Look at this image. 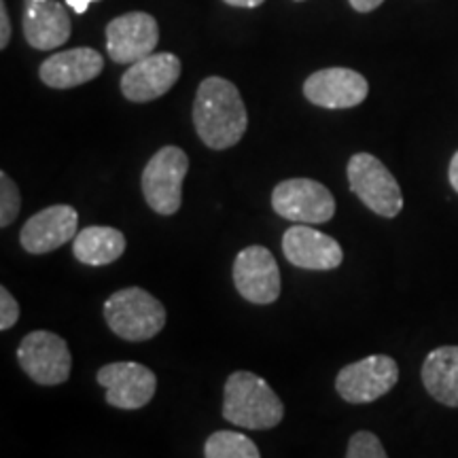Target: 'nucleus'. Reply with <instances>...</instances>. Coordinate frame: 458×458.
I'll return each instance as SVG.
<instances>
[{"label": "nucleus", "instance_id": "f257e3e1", "mask_svg": "<svg viewBox=\"0 0 458 458\" xmlns=\"http://www.w3.org/2000/svg\"><path fill=\"white\" fill-rule=\"evenodd\" d=\"M193 123L208 148L223 151L238 145L249 128V113L236 85L223 77L204 79L193 102Z\"/></svg>", "mask_w": 458, "mask_h": 458}, {"label": "nucleus", "instance_id": "f03ea898", "mask_svg": "<svg viewBox=\"0 0 458 458\" xmlns=\"http://www.w3.org/2000/svg\"><path fill=\"white\" fill-rule=\"evenodd\" d=\"M223 418L236 427L267 431L283 422L284 405L263 377L250 371H236L225 382Z\"/></svg>", "mask_w": 458, "mask_h": 458}, {"label": "nucleus", "instance_id": "7ed1b4c3", "mask_svg": "<svg viewBox=\"0 0 458 458\" xmlns=\"http://www.w3.org/2000/svg\"><path fill=\"white\" fill-rule=\"evenodd\" d=\"M105 318L125 342H147L165 327L164 303L140 286L117 291L105 301Z\"/></svg>", "mask_w": 458, "mask_h": 458}, {"label": "nucleus", "instance_id": "20e7f679", "mask_svg": "<svg viewBox=\"0 0 458 458\" xmlns=\"http://www.w3.org/2000/svg\"><path fill=\"white\" fill-rule=\"evenodd\" d=\"M348 182L352 193L371 213L393 219L403 208V193L391 170L371 153H357L348 162Z\"/></svg>", "mask_w": 458, "mask_h": 458}, {"label": "nucleus", "instance_id": "39448f33", "mask_svg": "<svg viewBox=\"0 0 458 458\" xmlns=\"http://www.w3.org/2000/svg\"><path fill=\"white\" fill-rule=\"evenodd\" d=\"M187 170L189 157L182 148L172 145L159 148L142 170V193L148 208L164 216L179 213Z\"/></svg>", "mask_w": 458, "mask_h": 458}, {"label": "nucleus", "instance_id": "423d86ee", "mask_svg": "<svg viewBox=\"0 0 458 458\" xmlns=\"http://www.w3.org/2000/svg\"><path fill=\"white\" fill-rule=\"evenodd\" d=\"M17 360L26 376L37 385H64L71 377L72 354L64 337L51 331H32L17 348Z\"/></svg>", "mask_w": 458, "mask_h": 458}, {"label": "nucleus", "instance_id": "0eeeda50", "mask_svg": "<svg viewBox=\"0 0 458 458\" xmlns=\"http://www.w3.org/2000/svg\"><path fill=\"white\" fill-rule=\"evenodd\" d=\"M274 213L286 221L318 225L335 215V198L323 182L312 179H289L272 191Z\"/></svg>", "mask_w": 458, "mask_h": 458}, {"label": "nucleus", "instance_id": "6e6552de", "mask_svg": "<svg viewBox=\"0 0 458 458\" xmlns=\"http://www.w3.org/2000/svg\"><path fill=\"white\" fill-rule=\"evenodd\" d=\"M397 382V360L386 354H371L342 368L335 377V391L348 403H371L385 397Z\"/></svg>", "mask_w": 458, "mask_h": 458}, {"label": "nucleus", "instance_id": "1a4fd4ad", "mask_svg": "<svg viewBox=\"0 0 458 458\" xmlns=\"http://www.w3.org/2000/svg\"><path fill=\"white\" fill-rule=\"evenodd\" d=\"M233 284L246 301L257 306H267L278 300L283 280L278 263L266 246L253 244L240 250L233 261Z\"/></svg>", "mask_w": 458, "mask_h": 458}, {"label": "nucleus", "instance_id": "9d476101", "mask_svg": "<svg viewBox=\"0 0 458 458\" xmlns=\"http://www.w3.org/2000/svg\"><path fill=\"white\" fill-rule=\"evenodd\" d=\"M100 386L106 388V403L117 410L145 408L157 391V377L145 365L134 360H117L98 369Z\"/></svg>", "mask_w": 458, "mask_h": 458}, {"label": "nucleus", "instance_id": "9b49d317", "mask_svg": "<svg viewBox=\"0 0 458 458\" xmlns=\"http://www.w3.org/2000/svg\"><path fill=\"white\" fill-rule=\"evenodd\" d=\"M159 41V26L145 11H131L114 17L106 26V51L117 64H134L151 55Z\"/></svg>", "mask_w": 458, "mask_h": 458}, {"label": "nucleus", "instance_id": "f8f14e48", "mask_svg": "<svg viewBox=\"0 0 458 458\" xmlns=\"http://www.w3.org/2000/svg\"><path fill=\"white\" fill-rule=\"evenodd\" d=\"M181 77V60L174 54H151L130 64L122 77V94L130 102L162 98Z\"/></svg>", "mask_w": 458, "mask_h": 458}, {"label": "nucleus", "instance_id": "ddd939ff", "mask_svg": "<svg viewBox=\"0 0 458 458\" xmlns=\"http://www.w3.org/2000/svg\"><path fill=\"white\" fill-rule=\"evenodd\" d=\"M369 83L363 74L351 68H323L303 83V96L314 106L352 108L365 102Z\"/></svg>", "mask_w": 458, "mask_h": 458}, {"label": "nucleus", "instance_id": "4468645a", "mask_svg": "<svg viewBox=\"0 0 458 458\" xmlns=\"http://www.w3.org/2000/svg\"><path fill=\"white\" fill-rule=\"evenodd\" d=\"M79 213L68 204H55L32 215L20 232L21 246L30 255H45L77 238Z\"/></svg>", "mask_w": 458, "mask_h": 458}, {"label": "nucleus", "instance_id": "2eb2a0df", "mask_svg": "<svg viewBox=\"0 0 458 458\" xmlns=\"http://www.w3.org/2000/svg\"><path fill=\"white\" fill-rule=\"evenodd\" d=\"M283 253L301 270L329 272L344 261V250L335 238L308 225H293L283 236Z\"/></svg>", "mask_w": 458, "mask_h": 458}, {"label": "nucleus", "instance_id": "dca6fc26", "mask_svg": "<svg viewBox=\"0 0 458 458\" xmlns=\"http://www.w3.org/2000/svg\"><path fill=\"white\" fill-rule=\"evenodd\" d=\"M72 21L60 0H26L24 34L30 47L51 51L71 38Z\"/></svg>", "mask_w": 458, "mask_h": 458}, {"label": "nucleus", "instance_id": "f3484780", "mask_svg": "<svg viewBox=\"0 0 458 458\" xmlns=\"http://www.w3.org/2000/svg\"><path fill=\"white\" fill-rule=\"evenodd\" d=\"M105 68V57L96 49L74 47L49 55L38 68V77L47 88L71 89L94 81Z\"/></svg>", "mask_w": 458, "mask_h": 458}, {"label": "nucleus", "instance_id": "a211bd4d", "mask_svg": "<svg viewBox=\"0 0 458 458\" xmlns=\"http://www.w3.org/2000/svg\"><path fill=\"white\" fill-rule=\"evenodd\" d=\"M422 385L435 401L458 408V346H442L428 352L422 363Z\"/></svg>", "mask_w": 458, "mask_h": 458}, {"label": "nucleus", "instance_id": "6ab92c4d", "mask_svg": "<svg viewBox=\"0 0 458 458\" xmlns=\"http://www.w3.org/2000/svg\"><path fill=\"white\" fill-rule=\"evenodd\" d=\"M125 253V236L106 225L85 227L72 240V255L85 266H108Z\"/></svg>", "mask_w": 458, "mask_h": 458}, {"label": "nucleus", "instance_id": "aec40b11", "mask_svg": "<svg viewBox=\"0 0 458 458\" xmlns=\"http://www.w3.org/2000/svg\"><path fill=\"white\" fill-rule=\"evenodd\" d=\"M206 458H261L259 448L250 437L236 431H216L206 439Z\"/></svg>", "mask_w": 458, "mask_h": 458}, {"label": "nucleus", "instance_id": "412c9836", "mask_svg": "<svg viewBox=\"0 0 458 458\" xmlns=\"http://www.w3.org/2000/svg\"><path fill=\"white\" fill-rule=\"evenodd\" d=\"M21 208V193L7 172H0V227H9Z\"/></svg>", "mask_w": 458, "mask_h": 458}, {"label": "nucleus", "instance_id": "4be33fe9", "mask_svg": "<svg viewBox=\"0 0 458 458\" xmlns=\"http://www.w3.org/2000/svg\"><path fill=\"white\" fill-rule=\"evenodd\" d=\"M346 458H388V454L377 435L371 431H359L348 442Z\"/></svg>", "mask_w": 458, "mask_h": 458}, {"label": "nucleus", "instance_id": "5701e85b", "mask_svg": "<svg viewBox=\"0 0 458 458\" xmlns=\"http://www.w3.org/2000/svg\"><path fill=\"white\" fill-rule=\"evenodd\" d=\"M17 318H20V303L9 293L7 286H0V329H11Z\"/></svg>", "mask_w": 458, "mask_h": 458}, {"label": "nucleus", "instance_id": "b1692460", "mask_svg": "<svg viewBox=\"0 0 458 458\" xmlns=\"http://www.w3.org/2000/svg\"><path fill=\"white\" fill-rule=\"evenodd\" d=\"M9 41H11L9 11H7V4L0 3V49H7Z\"/></svg>", "mask_w": 458, "mask_h": 458}, {"label": "nucleus", "instance_id": "393cba45", "mask_svg": "<svg viewBox=\"0 0 458 458\" xmlns=\"http://www.w3.org/2000/svg\"><path fill=\"white\" fill-rule=\"evenodd\" d=\"M382 3H385V0H351L352 9L359 11V13H369V11L380 7Z\"/></svg>", "mask_w": 458, "mask_h": 458}, {"label": "nucleus", "instance_id": "a878e982", "mask_svg": "<svg viewBox=\"0 0 458 458\" xmlns=\"http://www.w3.org/2000/svg\"><path fill=\"white\" fill-rule=\"evenodd\" d=\"M91 3H98V0H66V7H71L74 13H85Z\"/></svg>", "mask_w": 458, "mask_h": 458}, {"label": "nucleus", "instance_id": "bb28decb", "mask_svg": "<svg viewBox=\"0 0 458 458\" xmlns=\"http://www.w3.org/2000/svg\"><path fill=\"white\" fill-rule=\"evenodd\" d=\"M223 3H227L229 7H242V9H255L263 4V0H223Z\"/></svg>", "mask_w": 458, "mask_h": 458}, {"label": "nucleus", "instance_id": "cd10ccee", "mask_svg": "<svg viewBox=\"0 0 458 458\" xmlns=\"http://www.w3.org/2000/svg\"><path fill=\"white\" fill-rule=\"evenodd\" d=\"M450 185L454 187V191L458 193V151L454 153L450 162Z\"/></svg>", "mask_w": 458, "mask_h": 458}]
</instances>
